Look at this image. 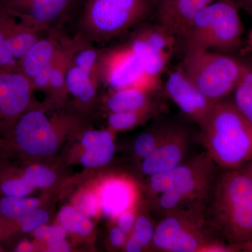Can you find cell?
Wrapping results in <instances>:
<instances>
[{
  "mask_svg": "<svg viewBox=\"0 0 252 252\" xmlns=\"http://www.w3.org/2000/svg\"><path fill=\"white\" fill-rule=\"evenodd\" d=\"M206 216L212 229L228 245L240 250L252 242V178L242 167L219 172Z\"/></svg>",
  "mask_w": 252,
  "mask_h": 252,
  "instance_id": "cell-1",
  "label": "cell"
},
{
  "mask_svg": "<svg viewBox=\"0 0 252 252\" xmlns=\"http://www.w3.org/2000/svg\"><path fill=\"white\" fill-rule=\"evenodd\" d=\"M200 128L205 152L220 168H241L252 160V124L231 99L217 102Z\"/></svg>",
  "mask_w": 252,
  "mask_h": 252,
  "instance_id": "cell-2",
  "label": "cell"
},
{
  "mask_svg": "<svg viewBox=\"0 0 252 252\" xmlns=\"http://www.w3.org/2000/svg\"><path fill=\"white\" fill-rule=\"evenodd\" d=\"M239 11L236 0H218L202 10L182 36L186 51H238L245 32Z\"/></svg>",
  "mask_w": 252,
  "mask_h": 252,
  "instance_id": "cell-3",
  "label": "cell"
},
{
  "mask_svg": "<svg viewBox=\"0 0 252 252\" xmlns=\"http://www.w3.org/2000/svg\"><path fill=\"white\" fill-rule=\"evenodd\" d=\"M154 0H84L79 34L87 42H107L143 23Z\"/></svg>",
  "mask_w": 252,
  "mask_h": 252,
  "instance_id": "cell-4",
  "label": "cell"
},
{
  "mask_svg": "<svg viewBox=\"0 0 252 252\" xmlns=\"http://www.w3.org/2000/svg\"><path fill=\"white\" fill-rule=\"evenodd\" d=\"M156 225L152 248L162 252H210L225 244L213 236L206 207H191L162 215Z\"/></svg>",
  "mask_w": 252,
  "mask_h": 252,
  "instance_id": "cell-5",
  "label": "cell"
},
{
  "mask_svg": "<svg viewBox=\"0 0 252 252\" xmlns=\"http://www.w3.org/2000/svg\"><path fill=\"white\" fill-rule=\"evenodd\" d=\"M245 65V60L224 53L189 50L180 67L207 98L218 102L232 94Z\"/></svg>",
  "mask_w": 252,
  "mask_h": 252,
  "instance_id": "cell-6",
  "label": "cell"
},
{
  "mask_svg": "<svg viewBox=\"0 0 252 252\" xmlns=\"http://www.w3.org/2000/svg\"><path fill=\"white\" fill-rule=\"evenodd\" d=\"M97 77L112 91L137 88L153 93L160 87L146 75L142 61L128 43L99 53Z\"/></svg>",
  "mask_w": 252,
  "mask_h": 252,
  "instance_id": "cell-7",
  "label": "cell"
},
{
  "mask_svg": "<svg viewBox=\"0 0 252 252\" xmlns=\"http://www.w3.org/2000/svg\"><path fill=\"white\" fill-rule=\"evenodd\" d=\"M10 142L23 155L50 157L58 148V137L52 124L42 111L28 108L0 141Z\"/></svg>",
  "mask_w": 252,
  "mask_h": 252,
  "instance_id": "cell-8",
  "label": "cell"
},
{
  "mask_svg": "<svg viewBox=\"0 0 252 252\" xmlns=\"http://www.w3.org/2000/svg\"><path fill=\"white\" fill-rule=\"evenodd\" d=\"M175 40V36L158 23L141 28L127 42L142 61L146 75L158 86L171 60Z\"/></svg>",
  "mask_w": 252,
  "mask_h": 252,
  "instance_id": "cell-9",
  "label": "cell"
},
{
  "mask_svg": "<svg viewBox=\"0 0 252 252\" xmlns=\"http://www.w3.org/2000/svg\"><path fill=\"white\" fill-rule=\"evenodd\" d=\"M41 33L9 10L0 7V69L19 72L23 57Z\"/></svg>",
  "mask_w": 252,
  "mask_h": 252,
  "instance_id": "cell-10",
  "label": "cell"
},
{
  "mask_svg": "<svg viewBox=\"0 0 252 252\" xmlns=\"http://www.w3.org/2000/svg\"><path fill=\"white\" fill-rule=\"evenodd\" d=\"M219 168L217 165H212L176 188L160 194L154 199L157 211L163 215L188 207H206Z\"/></svg>",
  "mask_w": 252,
  "mask_h": 252,
  "instance_id": "cell-11",
  "label": "cell"
},
{
  "mask_svg": "<svg viewBox=\"0 0 252 252\" xmlns=\"http://www.w3.org/2000/svg\"><path fill=\"white\" fill-rule=\"evenodd\" d=\"M99 52L81 37L74 50L66 72L67 92L82 103L94 98L97 91V62Z\"/></svg>",
  "mask_w": 252,
  "mask_h": 252,
  "instance_id": "cell-12",
  "label": "cell"
},
{
  "mask_svg": "<svg viewBox=\"0 0 252 252\" xmlns=\"http://www.w3.org/2000/svg\"><path fill=\"white\" fill-rule=\"evenodd\" d=\"M31 81L20 72L0 73V141L30 107Z\"/></svg>",
  "mask_w": 252,
  "mask_h": 252,
  "instance_id": "cell-13",
  "label": "cell"
},
{
  "mask_svg": "<svg viewBox=\"0 0 252 252\" xmlns=\"http://www.w3.org/2000/svg\"><path fill=\"white\" fill-rule=\"evenodd\" d=\"M80 0H3L0 7L44 32L77 7Z\"/></svg>",
  "mask_w": 252,
  "mask_h": 252,
  "instance_id": "cell-14",
  "label": "cell"
},
{
  "mask_svg": "<svg viewBox=\"0 0 252 252\" xmlns=\"http://www.w3.org/2000/svg\"><path fill=\"white\" fill-rule=\"evenodd\" d=\"M165 89L169 98L199 127L206 121L217 102L207 98L180 67L170 72Z\"/></svg>",
  "mask_w": 252,
  "mask_h": 252,
  "instance_id": "cell-15",
  "label": "cell"
},
{
  "mask_svg": "<svg viewBox=\"0 0 252 252\" xmlns=\"http://www.w3.org/2000/svg\"><path fill=\"white\" fill-rule=\"evenodd\" d=\"M189 145L187 131L178 127H169L166 135L157 149L142 160V173L149 177L180 165L183 161Z\"/></svg>",
  "mask_w": 252,
  "mask_h": 252,
  "instance_id": "cell-16",
  "label": "cell"
},
{
  "mask_svg": "<svg viewBox=\"0 0 252 252\" xmlns=\"http://www.w3.org/2000/svg\"><path fill=\"white\" fill-rule=\"evenodd\" d=\"M218 0H161L158 4V23L176 38H182L192 20Z\"/></svg>",
  "mask_w": 252,
  "mask_h": 252,
  "instance_id": "cell-17",
  "label": "cell"
},
{
  "mask_svg": "<svg viewBox=\"0 0 252 252\" xmlns=\"http://www.w3.org/2000/svg\"><path fill=\"white\" fill-rule=\"evenodd\" d=\"M214 165L215 162L204 152L170 170L150 176L147 187L149 195L153 199L157 198L160 194L176 188Z\"/></svg>",
  "mask_w": 252,
  "mask_h": 252,
  "instance_id": "cell-18",
  "label": "cell"
},
{
  "mask_svg": "<svg viewBox=\"0 0 252 252\" xmlns=\"http://www.w3.org/2000/svg\"><path fill=\"white\" fill-rule=\"evenodd\" d=\"M64 41L56 32H51L46 37L41 36L25 55L19 72L31 81L41 73L49 70Z\"/></svg>",
  "mask_w": 252,
  "mask_h": 252,
  "instance_id": "cell-19",
  "label": "cell"
},
{
  "mask_svg": "<svg viewBox=\"0 0 252 252\" xmlns=\"http://www.w3.org/2000/svg\"><path fill=\"white\" fill-rule=\"evenodd\" d=\"M135 186L124 179H112L103 185L99 203L106 216L117 218L122 212L132 208L135 201Z\"/></svg>",
  "mask_w": 252,
  "mask_h": 252,
  "instance_id": "cell-20",
  "label": "cell"
},
{
  "mask_svg": "<svg viewBox=\"0 0 252 252\" xmlns=\"http://www.w3.org/2000/svg\"><path fill=\"white\" fill-rule=\"evenodd\" d=\"M85 152L81 158L84 166L94 168L107 165L115 153L114 135L109 130H89L81 137Z\"/></svg>",
  "mask_w": 252,
  "mask_h": 252,
  "instance_id": "cell-21",
  "label": "cell"
},
{
  "mask_svg": "<svg viewBox=\"0 0 252 252\" xmlns=\"http://www.w3.org/2000/svg\"><path fill=\"white\" fill-rule=\"evenodd\" d=\"M149 92L137 88L112 90L107 99V107L112 112L136 111L155 105Z\"/></svg>",
  "mask_w": 252,
  "mask_h": 252,
  "instance_id": "cell-22",
  "label": "cell"
},
{
  "mask_svg": "<svg viewBox=\"0 0 252 252\" xmlns=\"http://www.w3.org/2000/svg\"><path fill=\"white\" fill-rule=\"evenodd\" d=\"M245 69L233 93L232 102L252 124V61L245 60Z\"/></svg>",
  "mask_w": 252,
  "mask_h": 252,
  "instance_id": "cell-23",
  "label": "cell"
},
{
  "mask_svg": "<svg viewBox=\"0 0 252 252\" xmlns=\"http://www.w3.org/2000/svg\"><path fill=\"white\" fill-rule=\"evenodd\" d=\"M39 206V200L36 198L0 195V219L16 223Z\"/></svg>",
  "mask_w": 252,
  "mask_h": 252,
  "instance_id": "cell-24",
  "label": "cell"
},
{
  "mask_svg": "<svg viewBox=\"0 0 252 252\" xmlns=\"http://www.w3.org/2000/svg\"><path fill=\"white\" fill-rule=\"evenodd\" d=\"M157 105L136 111L112 112L108 118L109 127L112 131L130 130L158 114Z\"/></svg>",
  "mask_w": 252,
  "mask_h": 252,
  "instance_id": "cell-25",
  "label": "cell"
},
{
  "mask_svg": "<svg viewBox=\"0 0 252 252\" xmlns=\"http://www.w3.org/2000/svg\"><path fill=\"white\" fill-rule=\"evenodd\" d=\"M61 225L67 231L86 236L92 231L94 224L88 217L72 207H64L59 213Z\"/></svg>",
  "mask_w": 252,
  "mask_h": 252,
  "instance_id": "cell-26",
  "label": "cell"
},
{
  "mask_svg": "<svg viewBox=\"0 0 252 252\" xmlns=\"http://www.w3.org/2000/svg\"><path fill=\"white\" fill-rule=\"evenodd\" d=\"M169 126L157 127V128L141 134L134 142L135 155L143 160L153 153L166 135Z\"/></svg>",
  "mask_w": 252,
  "mask_h": 252,
  "instance_id": "cell-27",
  "label": "cell"
},
{
  "mask_svg": "<svg viewBox=\"0 0 252 252\" xmlns=\"http://www.w3.org/2000/svg\"><path fill=\"white\" fill-rule=\"evenodd\" d=\"M20 175L29 182L34 188H47L56 181V175L53 170L40 165H31L26 167Z\"/></svg>",
  "mask_w": 252,
  "mask_h": 252,
  "instance_id": "cell-28",
  "label": "cell"
},
{
  "mask_svg": "<svg viewBox=\"0 0 252 252\" xmlns=\"http://www.w3.org/2000/svg\"><path fill=\"white\" fill-rule=\"evenodd\" d=\"M155 229L156 225L150 217L146 215H141L137 217L130 234L147 249L150 247L152 248Z\"/></svg>",
  "mask_w": 252,
  "mask_h": 252,
  "instance_id": "cell-29",
  "label": "cell"
},
{
  "mask_svg": "<svg viewBox=\"0 0 252 252\" xmlns=\"http://www.w3.org/2000/svg\"><path fill=\"white\" fill-rule=\"evenodd\" d=\"M49 220V215L43 210H36L28 214L18 220L16 224L24 233H31L36 228L46 224Z\"/></svg>",
  "mask_w": 252,
  "mask_h": 252,
  "instance_id": "cell-30",
  "label": "cell"
},
{
  "mask_svg": "<svg viewBox=\"0 0 252 252\" xmlns=\"http://www.w3.org/2000/svg\"><path fill=\"white\" fill-rule=\"evenodd\" d=\"M34 238L45 241L48 244L64 240L67 235V230L62 225H44L32 232Z\"/></svg>",
  "mask_w": 252,
  "mask_h": 252,
  "instance_id": "cell-31",
  "label": "cell"
},
{
  "mask_svg": "<svg viewBox=\"0 0 252 252\" xmlns=\"http://www.w3.org/2000/svg\"><path fill=\"white\" fill-rule=\"evenodd\" d=\"M117 226L121 228L127 235H130L135 225L136 215L133 210L129 209L122 212L117 217Z\"/></svg>",
  "mask_w": 252,
  "mask_h": 252,
  "instance_id": "cell-32",
  "label": "cell"
},
{
  "mask_svg": "<svg viewBox=\"0 0 252 252\" xmlns=\"http://www.w3.org/2000/svg\"><path fill=\"white\" fill-rule=\"evenodd\" d=\"M97 199L94 194L87 193L84 195L79 200V210L86 217L94 216L97 211Z\"/></svg>",
  "mask_w": 252,
  "mask_h": 252,
  "instance_id": "cell-33",
  "label": "cell"
},
{
  "mask_svg": "<svg viewBox=\"0 0 252 252\" xmlns=\"http://www.w3.org/2000/svg\"><path fill=\"white\" fill-rule=\"evenodd\" d=\"M126 233L118 226L113 227L109 232V241L114 248H122L125 245L127 236Z\"/></svg>",
  "mask_w": 252,
  "mask_h": 252,
  "instance_id": "cell-34",
  "label": "cell"
},
{
  "mask_svg": "<svg viewBox=\"0 0 252 252\" xmlns=\"http://www.w3.org/2000/svg\"><path fill=\"white\" fill-rule=\"evenodd\" d=\"M125 250L127 252H140L146 250L143 246L132 234L129 235L125 245Z\"/></svg>",
  "mask_w": 252,
  "mask_h": 252,
  "instance_id": "cell-35",
  "label": "cell"
},
{
  "mask_svg": "<svg viewBox=\"0 0 252 252\" xmlns=\"http://www.w3.org/2000/svg\"><path fill=\"white\" fill-rule=\"evenodd\" d=\"M71 248L69 244L64 240H59L55 243L49 244L48 252H70Z\"/></svg>",
  "mask_w": 252,
  "mask_h": 252,
  "instance_id": "cell-36",
  "label": "cell"
},
{
  "mask_svg": "<svg viewBox=\"0 0 252 252\" xmlns=\"http://www.w3.org/2000/svg\"><path fill=\"white\" fill-rule=\"evenodd\" d=\"M240 9L243 10L252 18V0H236Z\"/></svg>",
  "mask_w": 252,
  "mask_h": 252,
  "instance_id": "cell-37",
  "label": "cell"
},
{
  "mask_svg": "<svg viewBox=\"0 0 252 252\" xmlns=\"http://www.w3.org/2000/svg\"><path fill=\"white\" fill-rule=\"evenodd\" d=\"M33 250H34V247L31 243H27V242L20 244L16 248V251L17 252H31Z\"/></svg>",
  "mask_w": 252,
  "mask_h": 252,
  "instance_id": "cell-38",
  "label": "cell"
},
{
  "mask_svg": "<svg viewBox=\"0 0 252 252\" xmlns=\"http://www.w3.org/2000/svg\"><path fill=\"white\" fill-rule=\"evenodd\" d=\"M242 168L252 178V159L248 164L245 165V166H243Z\"/></svg>",
  "mask_w": 252,
  "mask_h": 252,
  "instance_id": "cell-39",
  "label": "cell"
},
{
  "mask_svg": "<svg viewBox=\"0 0 252 252\" xmlns=\"http://www.w3.org/2000/svg\"><path fill=\"white\" fill-rule=\"evenodd\" d=\"M240 252H252V242L245 244L240 247Z\"/></svg>",
  "mask_w": 252,
  "mask_h": 252,
  "instance_id": "cell-40",
  "label": "cell"
},
{
  "mask_svg": "<svg viewBox=\"0 0 252 252\" xmlns=\"http://www.w3.org/2000/svg\"><path fill=\"white\" fill-rule=\"evenodd\" d=\"M247 45L250 52L252 53V29L249 32L248 39H247Z\"/></svg>",
  "mask_w": 252,
  "mask_h": 252,
  "instance_id": "cell-41",
  "label": "cell"
},
{
  "mask_svg": "<svg viewBox=\"0 0 252 252\" xmlns=\"http://www.w3.org/2000/svg\"><path fill=\"white\" fill-rule=\"evenodd\" d=\"M160 1H161V0H154V1H155L156 4H157V6H158V4L160 2Z\"/></svg>",
  "mask_w": 252,
  "mask_h": 252,
  "instance_id": "cell-42",
  "label": "cell"
},
{
  "mask_svg": "<svg viewBox=\"0 0 252 252\" xmlns=\"http://www.w3.org/2000/svg\"><path fill=\"white\" fill-rule=\"evenodd\" d=\"M1 147H0V158H1V157H2V156H1Z\"/></svg>",
  "mask_w": 252,
  "mask_h": 252,
  "instance_id": "cell-43",
  "label": "cell"
},
{
  "mask_svg": "<svg viewBox=\"0 0 252 252\" xmlns=\"http://www.w3.org/2000/svg\"><path fill=\"white\" fill-rule=\"evenodd\" d=\"M3 0H0V4H1V1H2Z\"/></svg>",
  "mask_w": 252,
  "mask_h": 252,
  "instance_id": "cell-44",
  "label": "cell"
},
{
  "mask_svg": "<svg viewBox=\"0 0 252 252\" xmlns=\"http://www.w3.org/2000/svg\"><path fill=\"white\" fill-rule=\"evenodd\" d=\"M1 72H3V71H1V69H0V73H1Z\"/></svg>",
  "mask_w": 252,
  "mask_h": 252,
  "instance_id": "cell-45",
  "label": "cell"
}]
</instances>
